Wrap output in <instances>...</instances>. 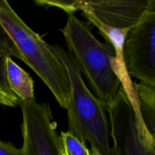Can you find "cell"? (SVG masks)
<instances>
[{
    "label": "cell",
    "mask_w": 155,
    "mask_h": 155,
    "mask_svg": "<svg viewBox=\"0 0 155 155\" xmlns=\"http://www.w3.org/2000/svg\"><path fill=\"white\" fill-rule=\"evenodd\" d=\"M12 56L21 60V56L15 44L0 25V104L14 107L20 105L21 101L12 92L6 75V61Z\"/></svg>",
    "instance_id": "obj_8"
},
{
    "label": "cell",
    "mask_w": 155,
    "mask_h": 155,
    "mask_svg": "<svg viewBox=\"0 0 155 155\" xmlns=\"http://www.w3.org/2000/svg\"><path fill=\"white\" fill-rule=\"evenodd\" d=\"M110 123L113 155H155V136L140 124L134 107L120 86L105 105Z\"/></svg>",
    "instance_id": "obj_4"
},
{
    "label": "cell",
    "mask_w": 155,
    "mask_h": 155,
    "mask_svg": "<svg viewBox=\"0 0 155 155\" xmlns=\"http://www.w3.org/2000/svg\"><path fill=\"white\" fill-rule=\"evenodd\" d=\"M52 46L66 68L71 85V101L67 109L69 131L85 145L89 142L91 150L98 155H113L105 105L86 84L73 56L59 45Z\"/></svg>",
    "instance_id": "obj_3"
},
{
    "label": "cell",
    "mask_w": 155,
    "mask_h": 155,
    "mask_svg": "<svg viewBox=\"0 0 155 155\" xmlns=\"http://www.w3.org/2000/svg\"><path fill=\"white\" fill-rule=\"evenodd\" d=\"M155 1L126 36L123 60L130 77L155 87Z\"/></svg>",
    "instance_id": "obj_5"
},
{
    "label": "cell",
    "mask_w": 155,
    "mask_h": 155,
    "mask_svg": "<svg viewBox=\"0 0 155 155\" xmlns=\"http://www.w3.org/2000/svg\"><path fill=\"white\" fill-rule=\"evenodd\" d=\"M22 112L21 155H64L61 136L56 133L57 124L48 102L36 100L21 102Z\"/></svg>",
    "instance_id": "obj_6"
},
{
    "label": "cell",
    "mask_w": 155,
    "mask_h": 155,
    "mask_svg": "<svg viewBox=\"0 0 155 155\" xmlns=\"http://www.w3.org/2000/svg\"><path fill=\"white\" fill-rule=\"evenodd\" d=\"M6 75L10 89L21 102L35 99L33 80L12 58L6 61Z\"/></svg>",
    "instance_id": "obj_9"
},
{
    "label": "cell",
    "mask_w": 155,
    "mask_h": 155,
    "mask_svg": "<svg viewBox=\"0 0 155 155\" xmlns=\"http://www.w3.org/2000/svg\"><path fill=\"white\" fill-rule=\"evenodd\" d=\"M0 25L15 44L21 60L37 74L61 107L67 110L71 85L66 68L52 45L32 30L5 0H0Z\"/></svg>",
    "instance_id": "obj_2"
},
{
    "label": "cell",
    "mask_w": 155,
    "mask_h": 155,
    "mask_svg": "<svg viewBox=\"0 0 155 155\" xmlns=\"http://www.w3.org/2000/svg\"><path fill=\"white\" fill-rule=\"evenodd\" d=\"M60 136L64 155H91L90 150L70 131H61Z\"/></svg>",
    "instance_id": "obj_11"
},
{
    "label": "cell",
    "mask_w": 155,
    "mask_h": 155,
    "mask_svg": "<svg viewBox=\"0 0 155 155\" xmlns=\"http://www.w3.org/2000/svg\"><path fill=\"white\" fill-rule=\"evenodd\" d=\"M0 155H21V153L12 143L0 139Z\"/></svg>",
    "instance_id": "obj_12"
},
{
    "label": "cell",
    "mask_w": 155,
    "mask_h": 155,
    "mask_svg": "<svg viewBox=\"0 0 155 155\" xmlns=\"http://www.w3.org/2000/svg\"><path fill=\"white\" fill-rule=\"evenodd\" d=\"M61 31L69 53L87 80L92 93L107 105L122 86L135 110L139 112V101L133 83L126 68L120 64L114 48L110 44L100 42L74 14L68 15L66 24Z\"/></svg>",
    "instance_id": "obj_1"
},
{
    "label": "cell",
    "mask_w": 155,
    "mask_h": 155,
    "mask_svg": "<svg viewBox=\"0 0 155 155\" xmlns=\"http://www.w3.org/2000/svg\"><path fill=\"white\" fill-rule=\"evenodd\" d=\"M90 153H91V155H98L95 152V151H92V150H90Z\"/></svg>",
    "instance_id": "obj_13"
},
{
    "label": "cell",
    "mask_w": 155,
    "mask_h": 155,
    "mask_svg": "<svg viewBox=\"0 0 155 155\" xmlns=\"http://www.w3.org/2000/svg\"><path fill=\"white\" fill-rule=\"evenodd\" d=\"M137 94L139 112L149 133L154 136L155 127V89L143 83H133Z\"/></svg>",
    "instance_id": "obj_10"
},
{
    "label": "cell",
    "mask_w": 155,
    "mask_h": 155,
    "mask_svg": "<svg viewBox=\"0 0 155 155\" xmlns=\"http://www.w3.org/2000/svg\"><path fill=\"white\" fill-rule=\"evenodd\" d=\"M151 0H89L71 1L72 12L81 11L110 28L130 30L141 20Z\"/></svg>",
    "instance_id": "obj_7"
}]
</instances>
